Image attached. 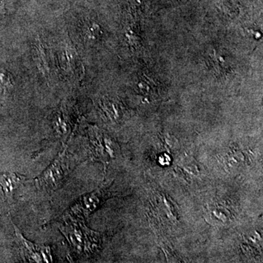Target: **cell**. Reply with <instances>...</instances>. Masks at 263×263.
I'll list each match as a JSON object with an SVG mask.
<instances>
[{"label":"cell","mask_w":263,"mask_h":263,"mask_svg":"<svg viewBox=\"0 0 263 263\" xmlns=\"http://www.w3.org/2000/svg\"><path fill=\"white\" fill-rule=\"evenodd\" d=\"M60 231L70 245L71 250L79 257L94 255L101 248L103 237L98 232L89 229L83 219L65 215Z\"/></svg>","instance_id":"1"},{"label":"cell","mask_w":263,"mask_h":263,"mask_svg":"<svg viewBox=\"0 0 263 263\" xmlns=\"http://www.w3.org/2000/svg\"><path fill=\"white\" fill-rule=\"evenodd\" d=\"M76 164L66 148L60 152L55 160L35 179V186L43 193L51 194L61 187Z\"/></svg>","instance_id":"2"},{"label":"cell","mask_w":263,"mask_h":263,"mask_svg":"<svg viewBox=\"0 0 263 263\" xmlns=\"http://www.w3.org/2000/svg\"><path fill=\"white\" fill-rule=\"evenodd\" d=\"M108 187L98 188L91 193L82 195L67 211L66 216L84 220L112 197Z\"/></svg>","instance_id":"3"},{"label":"cell","mask_w":263,"mask_h":263,"mask_svg":"<svg viewBox=\"0 0 263 263\" xmlns=\"http://www.w3.org/2000/svg\"><path fill=\"white\" fill-rule=\"evenodd\" d=\"M89 157L91 160L108 164L119 155V145L113 139L99 130L89 133Z\"/></svg>","instance_id":"4"},{"label":"cell","mask_w":263,"mask_h":263,"mask_svg":"<svg viewBox=\"0 0 263 263\" xmlns=\"http://www.w3.org/2000/svg\"><path fill=\"white\" fill-rule=\"evenodd\" d=\"M15 242L19 254L25 262H53L52 249L49 246L37 245L26 239L20 230L15 224Z\"/></svg>","instance_id":"5"},{"label":"cell","mask_w":263,"mask_h":263,"mask_svg":"<svg viewBox=\"0 0 263 263\" xmlns=\"http://www.w3.org/2000/svg\"><path fill=\"white\" fill-rule=\"evenodd\" d=\"M25 176L16 174H0V206H8L13 202V195L25 181Z\"/></svg>","instance_id":"6"},{"label":"cell","mask_w":263,"mask_h":263,"mask_svg":"<svg viewBox=\"0 0 263 263\" xmlns=\"http://www.w3.org/2000/svg\"><path fill=\"white\" fill-rule=\"evenodd\" d=\"M100 108L105 117L110 122H119L123 117L122 105L114 100H103L100 104Z\"/></svg>","instance_id":"7"},{"label":"cell","mask_w":263,"mask_h":263,"mask_svg":"<svg viewBox=\"0 0 263 263\" xmlns=\"http://www.w3.org/2000/svg\"><path fill=\"white\" fill-rule=\"evenodd\" d=\"M209 217L217 223L224 224L230 219V212L224 207L213 205L209 210Z\"/></svg>","instance_id":"8"},{"label":"cell","mask_w":263,"mask_h":263,"mask_svg":"<svg viewBox=\"0 0 263 263\" xmlns=\"http://www.w3.org/2000/svg\"><path fill=\"white\" fill-rule=\"evenodd\" d=\"M228 164L230 166H237L242 163L245 161L243 155L240 152H230L228 156V160H227Z\"/></svg>","instance_id":"9"},{"label":"cell","mask_w":263,"mask_h":263,"mask_svg":"<svg viewBox=\"0 0 263 263\" xmlns=\"http://www.w3.org/2000/svg\"><path fill=\"white\" fill-rule=\"evenodd\" d=\"M100 33V27H99L98 24H90V26L87 27L86 34H87L88 37L90 38V39H96Z\"/></svg>","instance_id":"10"}]
</instances>
